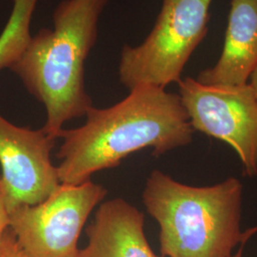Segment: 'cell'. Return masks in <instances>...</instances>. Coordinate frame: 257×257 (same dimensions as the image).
Instances as JSON below:
<instances>
[{
  "instance_id": "obj_1",
  "label": "cell",
  "mask_w": 257,
  "mask_h": 257,
  "mask_svg": "<svg viewBox=\"0 0 257 257\" xmlns=\"http://www.w3.org/2000/svg\"><path fill=\"white\" fill-rule=\"evenodd\" d=\"M78 128L62 130L57 154L60 183H84L94 173L119 165L127 156L152 148L160 156L192 143L193 131L178 93L140 85L104 109L92 106Z\"/></svg>"
},
{
  "instance_id": "obj_2",
  "label": "cell",
  "mask_w": 257,
  "mask_h": 257,
  "mask_svg": "<svg viewBox=\"0 0 257 257\" xmlns=\"http://www.w3.org/2000/svg\"><path fill=\"white\" fill-rule=\"evenodd\" d=\"M109 0H62L53 14L54 29L31 37L10 68L47 111L43 131L58 138L66 122L92 107L84 81V65L95 45L98 22Z\"/></svg>"
},
{
  "instance_id": "obj_3",
  "label": "cell",
  "mask_w": 257,
  "mask_h": 257,
  "mask_svg": "<svg viewBox=\"0 0 257 257\" xmlns=\"http://www.w3.org/2000/svg\"><path fill=\"white\" fill-rule=\"evenodd\" d=\"M244 187L235 177L194 187L155 170L142 202L159 225L163 257H230L257 231L241 230Z\"/></svg>"
},
{
  "instance_id": "obj_4",
  "label": "cell",
  "mask_w": 257,
  "mask_h": 257,
  "mask_svg": "<svg viewBox=\"0 0 257 257\" xmlns=\"http://www.w3.org/2000/svg\"><path fill=\"white\" fill-rule=\"evenodd\" d=\"M212 0H163L156 24L138 46L121 51L120 82L166 88L181 80L184 68L208 32Z\"/></svg>"
},
{
  "instance_id": "obj_5",
  "label": "cell",
  "mask_w": 257,
  "mask_h": 257,
  "mask_svg": "<svg viewBox=\"0 0 257 257\" xmlns=\"http://www.w3.org/2000/svg\"><path fill=\"white\" fill-rule=\"evenodd\" d=\"M107 190L92 180L61 183L42 202L10 211V228L32 257H77L83 227Z\"/></svg>"
},
{
  "instance_id": "obj_6",
  "label": "cell",
  "mask_w": 257,
  "mask_h": 257,
  "mask_svg": "<svg viewBox=\"0 0 257 257\" xmlns=\"http://www.w3.org/2000/svg\"><path fill=\"white\" fill-rule=\"evenodd\" d=\"M178 95L193 131L227 143L248 177L257 175V101L248 84L215 86L181 79Z\"/></svg>"
},
{
  "instance_id": "obj_7",
  "label": "cell",
  "mask_w": 257,
  "mask_h": 257,
  "mask_svg": "<svg viewBox=\"0 0 257 257\" xmlns=\"http://www.w3.org/2000/svg\"><path fill=\"white\" fill-rule=\"evenodd\" d=\"M55 144L43 128L19 127L0 114V177L10 211L42 202L61 184L51 159Z\"/></svg>"
},
{
  "instance_id": "obj_8",
  "label": "cell",
  "mask_w": 257,
  "mask_h": 257,
  "mask_svg": "<svg viewBox=\"0 0 257 257\" xmlns=\"http://www.w3.org/2000/svg\"><path fill=\"white\" fill-rule=\"evenodd\" d=\"M144 224V213L124 199L106 201L88 227V244L77 257H163L151 248Z\"/></svg>"
},
{
  "instance_id": "obj_9",
  "label": "cell",
  "mask_w": 257,
  "mask_h": 257,
  "mask_svg": "<svg viewBox=\"0 0 257 257\" xmlns=\"http://www.w3.org/2000/svg\"><path fill=\"white\" fill-rule=\"evenodd\" d=\"M256 66L257 0H231L220 57L196 80L215 86L245 85Z\"/></svg>"
},
{
  "instance_id": "obj_10",
  "label": "cell",
  "mask_w": 257,
  "mask_h": 257,
  "mask_svg": "<svg viewBox=\"0 0 257 257\" xmlns=\"http://www.w3.org/2000/svg\"><path fill=\"white\" fill-rule=\"evenodd\" d=\"M9 20L0 35V71L11 68L31 39L30 26L38 0H13Z\"/></svg>"
},
{
  "instance_id": "obj_11",
  "label": "cell",
  "mask_w": 257,
  "mask_h": 257,
  "mask_svg": "<svg viewBox=\"0 0 257 257\" xmlns=\"http://www.w3.org/2000/svg\"><path fill=\"white\" fill-rule=\"evenodd\" d=\"M0 257H32L20 247L15 233L9 228L0 238Z\"/></svg>"
},
{
  "instance_id": "obj_12",
  "label": "cell",
  "mask_w": 257,
  "mask_h": 257,
  "mask_svg": "<svg viewBox=\"0 0 257 257\" xmlns=\"http://www.w3.org/2000/svg\"><path fill=\"white\" fill-rule=\"evenodd\" d=\"M10 228V211L6 200V193L0 177V238Z\"/></svg>"
},
{
  "instance_id": "obj_13",
  "label": "cell",
  "mask_w": 257,
  "mask_h": 257,
  "mask_svg": "<svg viewBox=\"0 0 257 257\" xmlns=\"http://www.w3.org/2000/svg\"><path fill=\"white\" fill-rule=\"evenodd\" d=\"M248 83V85L250 86L252 92H253V94H254L257 101V66L255 67V69L253 70V72L250 74Z\"/></svg>"
},
{
  "instance_id": "obj_14",
  "label": "cell",
  "mask_w": 257,
  "mask_h": 257,
  "mask_svg": "<svg viewBox=\"0 0 257 257\" xmlns=\"http://www.w3.org/2000/svg\"><path fill=\"white\" fill-rule=\"evenodd\" d=\"M248 239H246V240H244L242 243H241V245H240V247H239L238 250L234 253H232L230 257H243V251H244V248H245V244H246V242L248 241Z\"/></svg>"
}]
</instances>
